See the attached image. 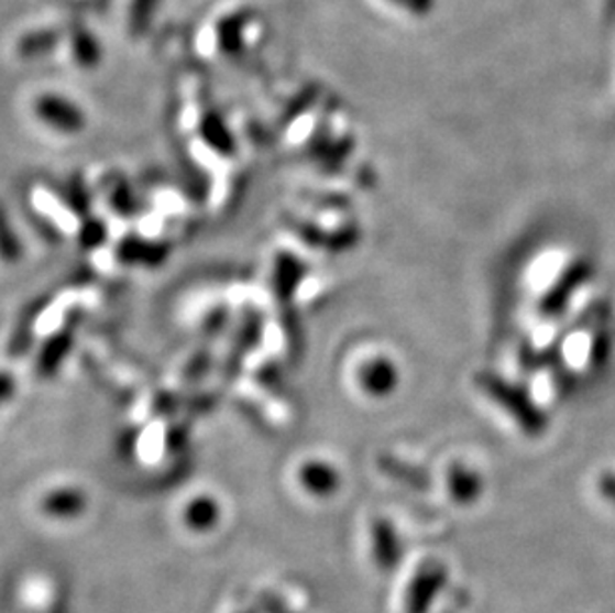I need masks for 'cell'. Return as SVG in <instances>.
<instances>
[{"mask_svg":"<svg viewBox=\"0 0 615 613\" xmlns=\"http://www.w3.org/2000/svg\"><path fill=\"white\" fill-rule=\"evenodd\" d=\"M450 570L444 561H422L405 592V613H430L438 595L449 585Z\"/></svg>","mask_w":615,"mask_h":613,"instance_id":"obj_1","label":"cell"},{"mask_svg":"<svg viewBox=\"0 0 615 613\" xmlns=\"http://www.w3.org/2000/svg\"><path fill=\"white\" fill-rule=\"evenodd\" d=\"M34 114L42 124L53 128L58 134H80L88 124L83 108L61 94H41L34 102Z\"/></svg>","mask_w":615,"mask_h":613,"instance_id":"obj_2","label":"cell"},{"mask_svg":"<svg viewBox=\"0 0 615 613\" xmlns=\"http://www.w3.org/2000/svg\"><path fill=\"white\" fill-rule=\"evenodd\" d=\"M371 544H373V560H375L376 568L381 572H395L405 556V546L398 536L397 528L385 518H378L373 522V528H371Z\"/></svg>","mask_w":615,"mask_h":613,"instance_id":"obj_3","label":"cell"},{"mask_svg":"<svg viewBox=\"0 0 615 613\" xmlns=\"http://www.w3.org/2000/svg\"><path fill=\"white\" fill-rule=\"evenodd\" d=\"M297 480L314 496L327 499L341 489L339 470L325 460H305L297 468Z\"/></svg>","mask_w":615,"mask_h":613,"instance_id":"obj_4","label":"cell"},{"mask_svg":"<svg viewBox=\"0 0 615 613\" xmlns=\"http://www.w3.org/2000/svg\"><path fill=\"white\" fill-rule=\"evenodd\" d=\"M253 12L250 9L235 11L223 17L216 26L219 51L223 54H240L245 42V29L250 26Z\"/></svg>","mask_w":615,"mask_h":613,"instance_id":"obj_5","label":"cell"},{"mask_svg":"<svg viewBox=\"0 0 615 613\" xmlns=\"http://www.w3.org/2000/svg\"><path fill=\"white\" fill-rule=\"evenodd\" d=\"M356 381L369 395L383 396L393 391L395 369L386 359H373L359 366Z\"/></svg>","mask_w":615,"mask_h":613,"instance_id":"obj_6","label":"cell"},{"mask_svg":"<svg viewBox=\"0 0 615 613\" xmlns=\"http://www.w3.org/2000/svg\"><path fill=\"white\" fill-rule=\"evenodd\" d=\"M450 496L462 506L474 504L484 490V480L479 472L464 467H454L449 474Z\"/></svg>","mask_w":615,"mask_h":613,"instance_id":"obj_7","label":"cell"},{"mask_svg":"<svg viewBox=\"0 0 615 613\" xmlns=\"http://www.w3.org/2000/svg\"><path fill=\"white\" fill-rule=\"evenodd\" d=\"M70 51L74 61L80 64L86 70H92L98 64L102 63V46L95 34L86 31L84 26H76L70 32Z\"/></svg>","mask_w":615,"mask_h":613,"instance_id":"obj_8","label":"cell"},{"mask_svg":"<svg viewBox=\"0 0 615 613\" xmlns=\"http://www.w3.org/2000/svg\"><path fill=\"white\" fill-rule=\"evenodd\" d=\"M84 508H86V496L76 489L54 490L42 500V510L58 518L78 516Z\"/></svg>","mask_w":615,"mask_h":613,"instance_id":"obj_9","label":"cell"},{"mask_svg":"<svg viewBox=\"0 0 615 613\" xmlns=\"http://www.w3.org/2000/svg\"><path fill=\"white\" fill-rule=\"evenodd\" d=\"M61 39H63L61 31H56V29L32 31L22 36L19 44H17V51H19L22 58L34 61V58H41V56L53 53L54 48L58 46Z\"/></svg>","mask_w":615,"mask_h":613,"instance_id":"obj_10","label":"cell"},{"mask_svg":"<svg viewBox=\"0 0 615 613\" xmlns=\"http://www.w3.org/2000/svg\"><path fill=\"white\" fill-rule=\"evenodd\" d=\"M184 521L194 530H208L219 521L218 502L211 500V496H198L191 500L184 510Z\"/></svg>","mask_w":615,"mask_h":613,"instance_id":"obj_11","label":"cell"},{"mask_svg":"<svg viewBox=\"0 0 615 613\" xmlns=\"http://www.w3.org/2000/svg\"><path fill=\"white\" fill-rule=\"evenodd\" d=\"M160 0H132V7L128 12V29L132 36H144L150 24L154 21V14L157 11Z\"/></svg>","mask_w":615,"mask_h":613,"instance_id":"obj_12","label":"cell"},{"mask_svg":"<svg viewBox=\"0 0 615 613\" xmlns=\"http://www.w3.org/2000/svg\"><path fill=\"white\" fill-rule=\"evenodd\" d=\"M597 490L604 496L605 502L615 508V474H612V472L602 474L597 480Z\"/></svg>","mask_w":615,"mask_h":613,"instance_id":"obj_13","label":"cell"}]
</instances>
